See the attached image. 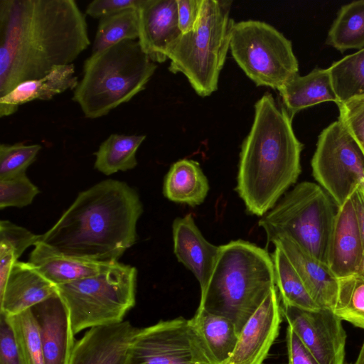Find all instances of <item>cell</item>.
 <instances>
[{
    "mask_svg": "<svg viewBox=\"0 0 364 364\" xmlns=\"http://www.w3.org/2000/svg\"><path fill=\"white\" fill-rule=\"evenodd\" d=\"M90 43L85 16L73 0H1L0 97L72 64Z\"/></svg>",
    "mask_w": 364,
    "mask_h": 364,
    "instance_id": "1",
    "label": "cell"
},
{
    "mask_svg": "<svg viewBox=\"0 0 364 364\" xmlns=\"http://www.w3.org/2000/svg\"><path fill=\"white\" fill-rule=\"evenodd\" d=\"M142 212L134 188L107 179L80 192L39 241L76 259L118 262L136 241V223Z\"/></svg>",
    "mask_w": 364,
    "mask_h": 364,
    "instance_id": "2",
    "label": "cell"
},
{
    "mask_svg": "<svg viewBox=\"0 0 364 364\" xmlns=\"http://www.w3.org/2000/svg\"><path fill=\"white\" fill-rule=\"evenodd\" d=\"M303 147L284 107L272 94L263 95L241 146L237 178L236 191L250 214L265 215L296 182Z\"/></svg>",
    "mask_w": 364,
    "mask_h": 364,
    "instance_id": "3",
    "label": "cell"
},
{
    "mask_svg": "<svg viewBox=\"0 0 364 364\" xmlns=\"http://www.w3.org/2000/svg\"><path fill=\"white\" fill-rule=\"evenodd\" d=\"M275 286L273 262L267 251L248 241H231L220 246L198 308L228 318L240 335Z\"/></svg>",
    "mask_w": 364,
    "mask_h": 364,
    "instance_id": "4",
    "label": "cell"
},
{
    "mask_svg": "<svg viewBox=\"0 0 364 364\" xmlns=\"http://www.w3.org/2000/svg\"><path fill=\"white\" fill-rule=\"evenodd\" d=\"M156 68L138 40L123 41L85 60L72 100L85 117H102L144 90Z\"/></svg>",
    "mask_w": 364,
    "mask_h": 364,
    "instance_id": "5",
    "label": "cell"
},
{
    "mask_svg": "<svg viewBox=\"0 0 364 364\" xmlns=\"http://www.w3.org/2000/svg\"><path fill=\"white\" fill-rule=\"evenodd\" d=\"M232 1L202 0L193 29L182 34L168 54L170 72L181 73L195 92L208 97L217 90L220 71L230 49Z\"/></svg>",
    "mask_w": 364,
    "mask_h": 364,
    "instance_id": "6",
    "label": "cell"
},
{
    "mask_svg": "<svg viewBox=\"0 0 364 364\" xmlns=\"http://www.w3.org/2000/svg\"><path fill=\"white\" fill-rule=\"evenodd\" d=\"M137 270L119 262L97 274L57 285L75 334L124 321L136 303Z\"/></svg>",
    "mask_w": 364,
    "mask_h": 364,
    "instance_id": "7",
    "label": "cell"
},
{
    "mask_svg": "<svg viewBox=\"0 0 364 364\" xmlns=\"http://www.w3.org/2000/svg\"><path fill=\"white\" fill-rule=\"evenodd\" d=\"M335 214L326 192L316 183L304 181L289 191L258 224L266 233L267 243L289 237L327 264Z\"/></svg>",
    "mask_w": 364,
    "mask_h": 364,
    "instance_id": "8",
    "label": "cell"
},
{
    "mask_svg": "<svg viewBox=\"0 0 364 364\" xmlns=\"http://www.w3.org/2000/svg\"><path fill=\"white\" fill-rule=\"evenodd\" d=\"M230 50L240 68L257 86L279 90L299 74L291 42L265 22L235 23Z\"/></svg>",
    "mask_w": 364,
    "mask_h": 364,
    "instance_id": "9",
    "label": "cell"
},
{
    "mask_svg": "<svg viewBox=\"0 0 364 364\" xmlns=\"http://www.w3.org/2000/svg\"><path fill=\"white\" fill-rule=\"evenodd\" d=\"M311 166L315 180L337 208L364 180V154L338 119L318 135Z\"/></svg>",
    "mask_w": 364,
    "mask_h": 364,
    "instance_id": "10",
    "label": "cell"
},
{
    "mask_svg": "<svg viewBox=\"0 0 364 364\" xmlns=\"http://www.w3.org/2000/svg\"><path fill=\"white\" fill-rule=\"evenodd\" d=\"M127 364H212L190 319L160 321L139 328Z\"/></svg>",
    "mask_w": 364,
    "mask_h": 364,
    "instance_id": "11",
    "label": "cell"
},
{
    "mask_svg": "<svg viewBox=\"0 0 364 364\" xmlns=\"http://www.w3.org/2000/svg\"><path fill=\"white\" fill-rule=\"evenodd\" d=\"M282 315L319 364H344L346 333L332 310L282 305Z\"/></svg>",
    "mask_w": 364,
    "mask_h": 364,
    "instance_id": "12",
    "label": "cell"
},
{
    "mask_svg": "<svg viewBox=\"0 0 364 364\" xmlns=\"http://www.w3.org/2000/svg\"><path fill=\"white\" fill-rule=\"evenodd\" d=\"M282 316L275 286L246 322L232 353L223 364H263L279 335Z\"/></svg>",
    "mask_w": 364,
    "mask_h": 364,
    "instance_id": "13",
    "label": "cell"
},
{
    "mask_svg": "<svg viewBox=\"0 0 364 364\" xmlns=\"http://www.w3.org/2000/svg\"><path fill=\"white\" fill-rule=\"evenodd\" d=\"M138 41L154 63H164L183 34L179 28L177 0H143L138 9Z\"/></svg>",
    "mask_w": 364,
    "mask_h": 364,
    "instance_id": "14",
    "label": "cell"
},
{
    "mask_svg": "<svg viewBox=\"0 0 364 364\" xmlns=\"http://www.w3.org/2000/svg\"><path fill=\"white\" fill-rule=\"evenodd\" d=\"M139 330L125 320L89 328L76 341L71 364H127Z\"/></svg>",
    "mask_w": 364,
    "mask_h": 364,
    "instance_id": "15",
    "label": "cell"
},
{
    "mask_svg": "<svg viewBox=\"0 0 364 364\" xmlns=\"http://www.w3.org/2000/svg\"><path fill=\"white\" fill-rule=\"evenodd\" d=\"M364 242L351 196L337 208L330 236L327 265L337 279L360 272Z\"/></svg>",
    "mask_w": 364,
    "mask_h": 364,
    "instance_id": "16",
    "label": "cell"
},
{
    "mask_svg": "<svg viewBox=\"0 0 364 364\" xmlns=\"http://www.w3.org/2000/svg\"><path fill=\"white\" fill-rule=\"evenodd\" d=\"M31 309L39 327L45 364H71L75 334L58 291Z\"/></svg>",
    "mask_w": 364,
    "mask_h": 364,
    "instance_id": "17",
    "label": "cell"
},
{
    "mask_svg": "<svg viewBox=\"0 0 364 364\" xmlns=\"http://www.w3.org/2000/svg\"><path fill=\"white\" fill-rule=\"evenodd\" d=\"M173 252L178 262L193 272L202 292L214 269L220 246L203 237L192 214L176 218L172 225Z\"/></svg>",
    "mask_w": 364,
    "mask_h": 364,
    "instance_id": "18",
    "label": "cell"
},
{
    "mask_svg": "<svg viewBox=\"0 0 364 364\" xmlns=\"http://www.w3.org/2000/svg\"><path fill=\"white\" fill-rule=\"evenodd\" d=\"M57 293V287L30 262L16 261L0 294V314L13 316Z\"/></svg>",
    "mask_w": 364,
    "mask_h": 364,
    "instance_id": "19",
    "label": "cell"
},
{
    "mask_svg": "<svg viewBox=\"0 0 364 364\" xmlns=\"http://www.w3.org/2000/svg\"><path fill=\"white\" fill-rule=\"evenodd\" d=\"M273 244L280 247L287 256L317 306L333 311L337 299L338 279L328 266L289 237H279Z\"/></svg>",
    "mask_w": 364,
    "mask_h": 364,
    "instance_id": "20",
    "label": "cell"
},
{
    "mask_svg": "<svg viewBox=\"0 0 364 364\" xmlns=\"http://www.w3.org/2000/svg\"><path fill=\"white\" fill-rule=\"evenodd\" d=\"M73 63L53 68L45 76L18 84L0 97V117L10 116L18 107L33 100H49L67 90H75L78 84Z\"/></svg>",
    "mask_w": 364,
    "mask_h": 364,
    "instance_id": "21",
    "label": "cell"
},
{
    "mask_svg": "<svg viewBox=\"0 0 364 364\" xmlns=\"http://www.w3.org/2000/svg\"><path fill=\"white\" fill-rule=\"evenodd\" d=\"M278 91L282 106L292 119L299 112L314 105L338 103L328 68H315L303 76L297 74Z\"/></svg>",
    "mask_w": 364,
    "mask_h": 364,
    "instance_id": "22",
    "label": "cell"
},
{
    "mask_svg": "<svg viewBox=\"0 0 364 364\" xmlns=\"http://www.w3.org/2000/svg\"><path fill=\"white\" fill-rule=\"evenodd\" d=\"M34 246L28 262L55 286L97 274L110 264L71 257L40 241Z\"/></svg>",
    "mask_w": 364,
    "mask_h": 364,
    "instance_id": "23",
    "label": "cell"
},
{
    "mask_svg": "<svg viewBox=\"0 0 364 364\" xmlns=\"http://www.w3.org/2000/svg\"><path fill=\"white\" fill-rule=\"evenodd\" d=\"M212 364H223L232 353L239 338L235 324L228 318L198 308L190 318Z\"/></svg>",
    "mask_w": 364,
    "mask_h": 364,
    "instance_id": "24",
    "label": "cell"
},
{
    "mask_svg": "<svg viewBox=\"0 0 364 364\" xmlns=\"http://www.w3.org/2000/svg\"><path fill=\"white\" fill-rule=\"evenodd\" d=\"M209 191L208 181L199 164L191 159L174 163L166 175L163 193L175 203L196 206L201 204Z\"/></svg>",
    "mask_w": 364,
    "mask_h": 364,
    "instance_id": "25",
    "label": "cell"
},
{
    "mask_svg": "<svg viewBox=\"0 0 364 364\" xmlns=\"http://www.w3.org/2000/svg\"><path fill=\"white\" fill-rule=\"evenodd\" d=\"M145 139L142 134L109 135L94 154L95 168L107 176L134 168L137 165L136 151Z\"/></svg>",
    "mask_w": 364,
    "mask_h": 364,
    "instance_id": "26",
    "label": "cell"
},
{
    "mask_svg": "<svg viewBox=\"0 0 364 364\" xmlns=\"http://www.w3.org/2000/svg\"><path fill=\"white\" fill-rule=\"evenodd\" d=\"M274 245L271 255L275 285L282 305L315 311L320 309L309 294L291 262L280 247Z\"/></svg>",
    "mask_w": 364,
    "mask_h": 364,
    "instance_id": "27",
    "label": "cell"
},
{
    "mask_svg": "<svg viewBox=\"0 0 364 364\" xmlns=\"http://www.w3.org/2000/svg\"><path fill=\"white\" fill-rule=\"evenodd\" d=\"M326 43L342 53L364 48V0L341 6L328 32Z\"/></svg>",
    "mask_w": 364,
    "mask_h": 364,
    "instance_id": "28",
    "label": "cell"
},
{
    "mask_svg": "<svg viewBox=\"0 0 364 364\" xmlns=\"http://www.w3.org/2000/svg\"><path fill=\"white\" fill-rule=\"evenodd\" d=\"M328 69L336 105L364 97V48L333 62Z\"/></svg>",
    "mask_w": 364,
    "mask_h": 364,
    "instance_id": "29",
    "label": "cell"
},
{
    "mask_svg": "<svg viewBox=\"0 0 364 364\" xmlns=\"http://www.w3.org/2000/svg\"><path fill=\"white\" fill-rule=\"evenodd\" d=\"M138 9L130 8L100 19L92 44V53L126 40H138Z\"/></svg>",
    "mask_w": 364,
    "mask_h": 364,
    "instance_id": "30",
    "label": "cell"
},
{
    "mask_svg": "<svg viewBox=\"0 0 364 364\" xmlns=\"http://www.w3.org/2000/svg\"><path fill=\"white\" fill-rule=\"evenodd\" d=\"M333 313L342 321L364 329V275L360 273L338 279Z\"/></svg>",
    "mask_w": 364,
    "mask_h": 364,
    "instance_id": "31",
    "label": "cell"
},
{
    "mask_svg": "<svg viewBox=\"0 0 364 364\" xmlns=\"http://www.w3.org/2000/svg\"><path fill=\"white\" fill-rule=\"evenodd\" d=\"M9 318L26 364H45L39 327L31 308Z\"/></svg>",
    "mask_w": 364,
    "mask_h": 364,
    "instance_id": "32",
    "label": "cell"
},
{
    "mask_svg": "<svg viewBox=\"0 0 364 364\" xmlns=\"http://www.w3.org/2000/svg\"><path fill=\"white\" fill-rule=\"evenodd\" d=\"M41 146L23 143L0 145V180L26 173V168L36 160Z\"/></svg>",
    "mask_w": 364,
    "mask_h": 364,
    "instance_id": "33",
    "label": "cell"
},
{
    "mask_svg": "<svg viewBox=\"0 0 364 364\" xmlns=\"http://www.w3.org/2000/svg\"><path fill=\"white\" fill-rule=\"evenodd\" d=\"M39 192L26 173L0 180V208L25 207L32 203Z\"/></svg>",
    "mask_w": 364,
    "mask_h": 364,
    "instance_id": "34",
    "label": "cell"
},
{
    "mask_svg": "<svg viewBox=\"0 0 364 364\" xmlns=\"http://www.w3.org/2000/svg\"><path fill=\"white\" fill-rule=\"evenodd\" d=\"M340 119L359 145L364 154V97L337 105Z\"/></svg>",
    "mask_w": 364,
    "mask_h": 364,
    "instance_id": "35",
    "label": "cell"
},
{
    "mask_svg": "<svg viewBox=\"0 0 364 364\" xmlns=\"http://www.w3.org/2000/svg\"><path fill=\"white\" fill-rule=\"evenodd\" d=\"M40 236L9 220L0 222V244L11 247L17 259L27 247L39 242Z\"/></svg>",
    "mask_w": 364,
    "mask_h": 364,
    "instance_id": "36",
    "label": "cell"
},
{
    "mask_svg": "<svg viewBox=\"0 0 364 364\" xmlns=\"http://www.w3.org/2000/svg\"><path fill=\"white\" fill-rule=\"evenodd\" d=\"M0 364H26L8 316L0 314Z\"/></svg>",
    "mask_w": 364,
    "mask_h": 364,
    "instance_id": "37",
    "label": "cell"
},
{
    "mask_svg": "<svg viewBox=\"0 0 364 364\" xmlns=\"http://www.w3.org/2000/svg\"><path fill=\"white\" fill-rule=\"evenodd\" d=\"M143 0H94L87 6L85 14L95 18H102L122 10L139 9Z\"/></svg>",
    "mask_w": 364,
    "mask_h": 364,
    "instance_id": "38",
    "label": "cell"
},
{
    "mask_svg": "<svg viewBox=\"0 0 364 364\" xmlns=\"http://www.w3.org/2000/svg\"><path fill=\"white\" fill-rule=\"evenodd\" d=\"M286 341L288 364H319L289 325L287 328Z\"/></svg>",
    "mask_w": 364,
    "mask_h": 364,
    "instance_id": "39",
    "label": "cell"
},
{
    "mask_svg": "<svg viewBox=\"0 0 364 364\" xmlns=\"http://www.w3.org/2000/svg\"><path fill=\"white\" fill-rule=\"evenodd\" d=\"M202 0H177L179 28L183 34L193 29L198 19Z\"/></svg>",
    "mask_w": 364,
    "mask_h": 364,
    "instance_id": "40",
    "label": "cell"
},
{
    "mask_svg": "<svg viewBox=\"0 0 364 364\" xmlns=\"http://www.w3.org/2000/svg\"><path fill=\"white\" fill-rule=\"evenodd\" d=\"M357 219L364 242V180L357 186L351 195Z\"/></svg>",
    "mask_w": 364,
    "mask_h": 364,
    "instance_id": "41",
    "label": "cell"
},
{
    "mask_svg": "<svg viewBox=\"0 0 364 364\" xmlns=\"http://www.w3.org/2000/svg\"><path fill=\"white\" fill-rule=\"evenodd\" d=\"M354 364H364V342Z\"/></svg>",
    "mask_w": 364,
    "mask_h": 364,
    "instance_id": "42",
    "label": "cell"
},
{
    "mask_svg": "<svg viewBox=\"0 0 364 364\" xmlns=\"http://www.w3.org/2000/svg\"><path fill=\"white\" fill-rule=\"evenodd\" d=\"M360 273L364 275V255H363V259L362 267H361Z\"/></svg>",
    "mask_w": 364,
    "mask_h": 364,
    "instance_id": "43",
    "label": "cell"
}]
</instances>
